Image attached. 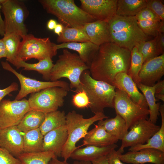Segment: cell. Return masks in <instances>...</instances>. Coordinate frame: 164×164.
I'll return each mask as SVG.
<instances>
[{"instance_id":"12","label":"cell","mask_w":164,"mask_h":164,"mask_svg":"<svg viewBox=\"0 0 164 164\" xmlns=\"http://www.w3.org/2000/svg\"><path fill=\"white\" fill-rule=\"evenodd\" d=\"M31 109L28 100L3 99L0 103V127L17 126Z\"/></svg>"},{"instance_id":"21","label":"cell","mask_w":164,"mask_h":164,"mask_svg":"<svg viewBox=\"0 0 164 164\" xmlns=\"http://www.w3.org/2000/svg\"><path fill=\"white\" fill-rule=\"evenodd\" d=\"M117 139L109 134L102 126L95 125L94 127L84 138L83 144L78 146L94 145L105 147L115 144L118 141Z\"/></svg>"},{"instance_id":"16","label":"cell","mask_w":164,"mask_h":164,"mask_svg":"<svg viewBox=\"0 0 164 164\" xmlns=\"http://www.w3.org/2000/svg\"><path fill=\"white\" fill-rule=\"evenodd\" d=\"M17 126L1 128L0 147L16 158L24 152L23 135Z\"/></svg>"},{"instance_id":"49","label":"cell","mask_w":164,"mask_h":164,"mask_svg":"<svg viewBox=\"0 0 164 164\" xmlns=\"http://www.w3.org/2000/svg\"><path fill=\"white\" fill-rule=\"evenodd\" d=\"M64 26L61 23L57 24L54 29V32L55 33L59 36L62 32Z\"/></svg>"},{"instance_id":"30","label":"cell","mask_w":164,"mask_h":164,"mask_svg":"<svg viewBox=\"0 0 164 164\" xmlns=\"http://www.w3.org/2000/svg\"><path fill=\"white\" fill-rule=\"evenodd\" d=\"M146 0H117L116 15L126 16H135L146 7Z\"/></svg>"},{"instance_id":"43","label":"cell","mask_w":164,"mask_h":164,"mask_svg":"<svg viewBox=\"0 0 164 164\" xmlns=\"http://www.w3.org/2000/svg\"><path fill=\"white\" fill-rule=\"evenodd\" d=\"M18 89V84L15 82L12 83L9 86L4 89H0V103L5 96L13 91H17Z\"/></svg>"},{"instance_id":"34","label":"cell","mask_w":164,"mask_h":164,"mask_svg":"<svg viewBox=\"0 0 164 164\" xmlns=\"http://www.w3.org/2000/svg\"><path fill=\"white\" fill-rule=\"evenodd\" d=\"M56 157L52 152L46 151L23 152L16 158L22 164H48L52 158Z\"/></svg>"},{"instance_id":"31","label":"cell","mask_w":164,"mask_h":164,"mask_svg":"<svg viewBox=\"0 0 164 164\" xmlns=\"http://www.w3.org/2000/svg\"><path fill=\"white\" fill-rule=\"evenodd\" d=\"M23 133L24 152L42 151L43 135L39 128Z\"/></svg>"},{"instance_id":"5","label":"cell","mask_w":164,"mask_h":164,"mask_svg":"<svg viewBox=\"0 0 164 164\" xmlns=\"http://www.w3.org/2000/svg\"><path fill=\"white\" fill-rule=\"evenodd\" d=\"M104 113H97L87 118H84L81 114L74 110L69 112L66 115V123L68 138L63 149L61 156L67 161L71 154L79 148L76 143L84 138L88 132L89 127L95 122L109 118Z\"/></svg>"},{"instance_id":"39","label":"cell","mask_w":164,"mask_h":164,"mask_svg":"<svg viewBox=\"0 0 164 164\" xmlns=\"http://www.w3.org/2000/svg\"><path fill=\"white\" fill-rule=\"evenodd\" d=\"M72 103L75 107L79 108L89 107L90 104L87 94L83 90L77 92L73 96Z\"/></svg>"},{"instance_id":"45","label":"cell","mask_w":164,"mask_h":164,"mask_svg":"<svg viewBox=\"0 0 164 164\" xmlns=\"http://www.w3.org/2000/svg\"><path fill=\"white\" fill-rule=\"evenodd\" d=\"M1 8L0 3V35L3 37L5 33V27L4 20L2 19L1 15Z\"/></svg>"},{"instance_id":"7","label":"cell","mask_w":164,"mask_h":164,"mask_svg":"<svg viewBox=\"0 0 164 164\" xmlns=\"http://www.w3.org/2000/svg\"><path fill=\"white\" fill-rule=\"evenodd\" d=\"M56 45L49 37L37 38L32 34H27L22 37L18 53V61L52 58L57 53Z\"/></svg>"},{"instance_id":"1","label":"cell","mask_w":164,"mask_h":164,"mask_svg":"<svg viewBox=\"0 0 164 164\" xmlns=\"http://www.w3.org/2000/svg\"><path fill=\"white\" fill-rule=\"evenodd\" d=\"M131 60L130 51L114 43H107L99 46L89 70L94 79L113 85L114 78L118 73H128Z\"/></svg>"},{"instance_id":"51","label":"cell","mask_w":164,"mask_h":164,"mask_svg":"<svg viewBox=\"0 0 164 164\" xmlns=\"http://www.w3.org/2000/svg\"><path fill=\"white\" fill-rule=\"evenodd\" d=\"M73 164H93L91 162L75 160Z\"/></svg>"},{"instance_id":"10","label":"cell","mask_w":164,"mask_h":164,"mask_svg":"<svg viewBox=\"0 0 164 164\" xmlns=\"http://www.w3.org/2000/svg\"><path fill=\"white\" fill-rule=\"evenodd\" d=\"M113 108L116 114L125 120L128 130L139 120L149 118L148 108L135 103L125 92L117 88L114 99Z\"/></svg>"},{"instance_id":"8","label":"cell","mask_w":164,"mask_h":164,"mask_svg":"<svg viewBox=\"0 0 164 164\" xmlns=\"http://www.w3.org/2000/svg\"><path fill=\"white\" fill-rule=\"evenodd\" d=\"M0 3L4 16L5 34H17L22 37L26 35L28 30L24 22L29 11L24 3L17 0H0Z\"/></svg>"},{"instance_id":"46","label":"cell","mask_w":164,"mask_h":164,"mask_svg":"<svg viewBox=\"0 0 164 164\" xmlns=\"http://www.w3.org/2000/svg\"><path fill=\"white\" fill-rule=\"evenodd\" d=\"M91 162L93 164H108L107 155L98 158Z\"/></svg>"},{"instance_id":"37","label":"cell","mask_w":164,"mask_h":164,"mask_svg":"<svg viewBox=\"0 0 164 164\" xmlns=\"http://www.w3.org/2000/svg\"><path fill=\"white\" fill-rule=\"evenodd\" d=\"M137 21L140 28L147 36H152L155 37L159 33V29L161 20L147 19Z\"/></svg>"},{"instance_id":"6","label":"cell","mask_w":164,"mask_h":164,"mask_svg":"<svg viewBox=\"0 0 164 164\" xmlns=\"http://www.w3.org/2000/svg\"><path fill=\"white\" fill-rule=\"evenodd\" d=\"M89 67L80 59L78 55L64 49L59 56L58 59L51 70L50 80H58L62 78L68 79L70 82V89L77 90L80 86V77Z\"/></svg>"},{"instance_id":"17","label":"cell","mask_w":164,"mask_h":164,"mask_svg":"<svg viewBox=\"0 0 164 164\" xmlns=\"http://www.w3.org/2000/svg\"><path fill=\"white\" fill-rule=\"evenodd\" d=\"M121 161L132 164H164V152L151 148L144 149L136 152L129 151L119 155Z\"/></svg>"},{"instance_id":"42","label":"cell","mask_w":164,"mask_h":164,"mask_svg":"<svg viewBox=\"0 0 164 164\" xmlns=\"http://www.w3.org/2000/svg\"><path fill=\"white\" fill-rule=\"evenodd\" d=\"M155 97L164 101V80H159L155 84Z\"/></svg>"},{"instance_id":"23","label":"cell","mask_w":164,"mask_h":164,"mask_svg":"<svg viewBox=\"0 0 164 164\" xmlns=\"http://www.w3.org/2000/svg\"><path fill=\"white\" fill-rule=\"evenodd\" d=\"M57 50L66 49L77 51L81 60L89 67L99 46L90 41L82 42L64 43L56 44Z\"/></svg>"},{"instance_id":"15","label":"cell","mask_w":164,"mask_h":164,"mask_svg":"<svg viewBox=\"0 0 164 164\" xmlns=\"http://www.w3.org/2000/svg\"><path fill=\"white\" fill-rule=\"evenodd\" d=\"M164 75V53L144 62L138 74L140 83L154 86Z\"/></svg>"},{"instance_id":"24","label":"cell","mask_w":164,"mask_h":164,"mask_svg":"<svg viewBox=\"0 0 164 164\" xmlns=\"http://www.w3.org/2000/svg\"><path fill=\"white\" fill-rule=\"evenodd\" d=\"M159 112L161 118V125L159 130L144 144L130 147V152H136L146 148H151L164 152V105H160Z\"/></svg>"},{"instance_id":"48","label":"cell","mask_w":164,"mask_h":164,"mask_svg":"<svg viewBox=\"0 0 164 164\" xmlns=\"http://www.w3.org/2000/svg\"><path fill=\"white\" fill-rule=\"evenodd\" d=\"M48 164H70L67 161L63 160L60 161L58 160L57 157H54L52 158Z\"/></svg>"},{"instance_id":"19","label":"cell","mask_w":164,"mask_h":164,"mask_svg":"<svg viewBox=\"0 0 164 164\" xmlns=\"http://www.w3.org/2000/svg\"><path fill=\"white\" fill-rule=\"evenodd\" d=\"M67 138L66 125L49 132L43 136L42 151H51L57 157L61 156Z\"/></svg>"},{"instance_id":"29","label":"cell","mask_w":164,"mask_h":164,"mask_svg":"<svg viewBox=\"0 0 164 164\" xmlns=\"http://www.w3.org/2000/svg\"><path fill=\"white\" fill-rule=\"evenodd\" d=\"M46 114L31 110L25 114L17 126L23 133L39 128L44 120Z\"/></svg>"},{"instance_id":"18","label":"cell","mask_w":164,"mask_h":164,"mask_svg":"<svg viewBox=\"0 0 164 164\" xmlns=\"http://www.w3.org/2000/svg\"><path fill=\"white\" fill-rule=\"evenodd\" d=\"M113 85L116 88L125 92L135 103L148 108L144 96L139 91L136 84L127 73H118L114 78Z\"/></svg>"},{"instance_id":"14","label":"cell","mask_w":164,"mask_h":164,"mask_svg":"<svg viewBox=\"0 0 164 164\" xmlns=\"http://www.w3.org/2000/svg\"><path fill=\"white\" fill-rule=\"evenodd\" d=\"M81 8L96 20L108 22L116 15L117 0H80Z\"/></svg>"},{"instance_id":"20","label":"cell","mask_w":164,"mask_h":164,"mask_svg":"<svg viewBox=\"0 0 164 164\" xmlns=\"http://www.w3.org/2000/svg\"><path fill=\"white\" fill-rule=\"evenodd\" d=\"M84 28L89 41L94 44L100 46L113 43L108 22L96 20L86 24Z\"/></svg>"},{"instance_id":"35","label":"cell","mask_w":164,"mask_h":164,"mask_svg":"<svg viewBox=\"0 0 164 164\" xmlns=\"http://www.w3.org/2000/svg\"><path fill=\"white\" fill-rule=\"evenodd\" d=\"M144 63L143 57L138 51L137 47H134L131 51L130 68L128 74L136 83H140L138 74Z\"/></svg>"},{"instance_id":"11","label":"cell","mask_w":164,"mask_h":164,"mask_svg":"<svg viewBox=\"0 0 164 164\" xmlns=\"http://www.w3.org/2000/svg\"><path fill=\"white\" fill-rule=\"evenodd\" d=\"M1 64L4 69L12 73L19 81L20 89L15 97L16 100H21L29 94L36 93L50 87H61L68 91L70 90L69 84L66 81L61 80L55 81H39L25 76L18 73L7 62L2 61Z\"/></svg>"},{"instance_id":"22","label":"cell","mask_w":164,"mask_h":164,"mask_svg":"<svg viewBox=\"0 0 164 164\" xmlns=\"http://www.w3.org/2000/svg\"><path fill=\"white\" fill-rule=\"evenodd\" d=\"M118 147L116 144L105 147L88 145L84 148H78L71 154L70 158L75 160L92 161L108 155L111 152Z\"/></svg>"},{"instance_id":"41","label":"cell","mask_w":164,"mask_h":164,"mask_svg":"<svg viewBox=\"0 0 164 164\" xmlns=\"http://www.w3.org/2000/svg\"><path fill=\"white\" fill-rule=\"evenodd\" d=\"M121 154L122 153L118 150H112L107 155L108 164H125L120 159L119 155Z\"/></svg>"},{"instance_id":"27","label":"cell","mask_w":164,"mask_h":164,"mask_svg":"<svg viewBox=\"0 0 164 164\" xmlns=\"http://www.w3.org/2000/svg\"><path fill=\"white\" fill-rule=\"evenodd\" d=\"M2 39L5 46L6 60L16 67L18 63V53L22 37L17 34L6 33Z\"/></svg>"},{"instance_id":"52","label":"cell","mask_w":164,"mask_h":164,"mask_svg":"<svg viewBox=\"0 0 164 164\" xmlns=\"http://www.w3.org/2000/svg\"><path fill=\"white\" fill-rule=\"evenodd\" d=\"M159 33H164V21H161L159 29Z\"/></svg>"},{"instance_id":"28","label":"cell","mask_w":164,"mask_h":164,"mask_svg":"<svg viewBox=\"0 0 164 164\" xmlns=\"http://www.w3.org/2000/svg\"><path fill=\"white\" fill-rule=\"evenodd\" d=\"M65 113L64 111H56L46 114L39 128L44 136L49 132L66 125Z\"/></svg>"},{"instance_id":"33","label":"cell","mask_w":164,"mask_h":164,"mask_svg":"<svg viewBox=\"0 0 164 164\" xmlns=\"http://www.w3.org/2000/svg\"><path fill=\"white\" fill-rule=\"evenodd\" d=\"M58 43L82 42L90 41L84 28H77L64 26L62 32L58 36Z\"/></svg>"},{"instance_id":"26","label":"cell","mask_w":164,"mask_h":164,"mask_svg":"<svg viewBox=\"0 0 164 164\" xmlns=\"http://www.w3.org/2000/svg\"><path fill=\"white\" fill-rule=\"evenodd\" d=\"M136 85L138 88L142 92L148 104L149 116V120L155 124L160 115L159 109L160 103H156L155 96V85L150 87L140 83L136 84Z\"/></svg>"},{"instance_id":"53","label":"cell","mask_w":164,"mask_h":164,"mask_svg":"<svg viewBox=\"0 0 164 164\" xmlns=\"http://www.w3.org/2000/svg\"><path fill=\"white\" fill-rule=\"evenodd\" d=\"M1 129V128H0V129Z\"/></svg>"},{"instance_id":"25","label":"cell","mask_w":164,"mask_h":164,"mask_svg":"<svg viewBox=\"0 0 164 164\" xmlns=\"http://www.w3.org/2000/svg\"><path fill=\"white\" fill-rule=\"evenodd\" d=\"M114 118L98 121L97 125L102 126L110 135L118 140H122L128 132L125 122L119 115L116 114Z\"/></svg>"},{"instance_id":"3","label":"cell","mask_w":164,"mask_h":164,"mask_svg":"<svg viewBox=\"0 0 164 164\" xmlns=\"http://www.w3.org/2000/svg\"><path fill=\"white\" fill-rule=\"evenodd\" d=\"M80 80V86L76 91L83 90L86 92L90 103L89 107L93 113H104L105 108H113L116 88L114 85L94 79L89 70L82 73Z\"/></svg>"},{"instance_id":"9","label":"cell","mask_w":164,"mask_h":164,"mask_svg":"<svg viewBox=\"0 0 164 164\" xmlns=\"http://www.w3.org/2000/svg\"><path fill=\"white\" fill-rule=\"evenodd\" d=\"M68 92L63 88L54 87L31 94L28 100L30 107L45 114L56 111L63 105Z\"/></svg>"},{"instance_id":"13","label":"cell","mask_w":164,"mask_h":164,"mask_svg":"<svg viewBox=\"0 0 164 164\" xmlns=\"http://www.w3.org/2000/svg\"><path fill=\"white\" fill-rule=\"evenodd\" d=\"M160 128L149 119L139 120L130 128L118 150L122 153L125 148L145 144Z\"/></svg>"},{"instance_id":"36","label":"cell","mask_w":164,"mask_h":164,"mask_svg":"<svg viewBox=\"0 0 164 164\" xmlns=\"http://www.w3.org/2000/svg\"><path fill=\"white\" fill-rule=\"evenodd\" d=\"M137 47L142 56L144 63L162 54L158 49L154 39L142 43Z\"/></svg>"},{"instance_id":"47","label":"cell","mask_w":164,"mask_h":164,"mask_svg":"<svg viewBox=\"0 0 164 164\" xmlns=\"http://www.w3.org/2000/svg\"><path fill=\"white\" fill-rule=\"evenodd\" d=\"M6 51L4 42L2 39H0V59L5 58Z\"/></svg>"},{"instance_id":"4","label":"cell","mask_w":164,"mask_h":164,"mask_svg":"<svg viewBox=\"0 0 164 164\" xmlns=\"http://www.w3.org/2000/svg\"><path fill=\"white\" fill-rule=\"evenodd\" d=\"M48 13L56 17L60 23L70 27L83 28L87 23L96 21L79 8L73 0H39Z\"/></svg>"},{"instance_id":"32","label":"cell","mask_w":164,"mask_h":164,"mask_svg":"<svg viewBox=\"0 0 164 164\" xmlns=\"http://www.w3.org/2000/svg\"><path fill=\"white\" fill-rule=\"evenodd\" d=\"M54 64L52 58H47L34 63H28L23 61H18L16 68L19 69L23 67L25 70L36 71L42 75L44 79L48 81L50 80V73Z\"/></svg>"},{"instance_id":"2","label":"cell","mask_w":164,"mask_h":164,"mask_svg":"<svg viewBox=\"0 0 164 164\" xmlns=\"http://www.w3.org/2000/svg\"><path fill=\"white\" fill-rule=\"evenodd\" d=\"M109 30L113 43L131 51L148 40V36L140 28L135 16L115 15L108 22Z\"/></svg>"},{"instance_id":"54","label":"cell","mask_w":164,"mask_h":164,"mask_svg":"<svg viewBox=\"0 0 164 164\" xmlns=\"http://www.w3.org/2000/svg\"></svg>"},{"instance_id":"40","label":"cell","mask_w":164,"mask_h":164,"mask_svg":"<svg viewBox=\"0 0 164 164\" xmlns=\"http://www.w3.org/2000/svg\"><path fill=\"white\" fill-rule=\"evenodd\" d=\"M0 164H22L6 149L0 147Z\"/></svg>"},{"instance_id":"44","label":"cell","mask_w":164,"mask_h":164,"mask_svg":"<svg viewBox=\"0 0 164 164\" xmlns=\"http://www.w3.org/2000/svg\"><path fill=\"white\" fill-rule=\"evenodd\" d=\"M154 39L159 51L162 54L164 53V33H159Z\"/></svg>"},{"instance_id":"38","label":"cell","mask_w":164,"mask_h":164,"mask_svg":"<svg viewBox=\"0 0 164 164\" xmlns=\"http://www.w3.org/2000/svg\"><path fill=\"white\" fill-rule=\"evenodd\" d=\"M146 7L150 9L161 21H164V5L162 1L146 0Z\"/></svg>"},{"instance_id":"50","label":"cell","mask_w":164,"mask_h":164,"mask_svg":"<svg viewBox=\"0 0 164 164\" xmlns=\"http://www.w3.org/2000/svg\"><path fill=\"white\" fill-rule=\"evenodd\" d=\"M57 24L56 20L53 19H50L47 23V28L50 30H54Z\"/></svg>"}]
</instances>
